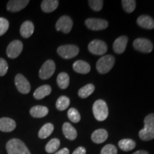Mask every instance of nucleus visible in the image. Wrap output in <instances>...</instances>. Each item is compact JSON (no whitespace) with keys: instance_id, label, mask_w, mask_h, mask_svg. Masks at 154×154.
<instances>
[{"instance_id":"f257e3e1","label":"nucleus","mask_w":154,"mask_h":154,"mask_svg":"<svg viewBox=\"0 0 154 154\" xmlns=\"http://www.w3.org/2000/svg\"><path fill=\"white\" fill-rule=\"evenodd\" d=\"M139 137L143 140L154 138V113H150L144 119V128L139 131Z\"/></svg>"},{"instance_id":"f03ea898","label":"nucleus","mask_w":154,"mask_h":154,"mask_svg":"<svg viewBox=\"0 0 154 154\" xmlns=\"http://www.w3.org/2000/svg\"><path fill=\"white\" fill-rule=\"evenodd\" d=\"M6 148L8 154H31L24 142L17 138L9 140Z\"/></svg>"},{"instance_id":"7ed1b4c3","label":"nucleus","mask_w":154,"mask_h":154,"mask_svg":"<svg viewBox=\"0 0 154 154\" xmlns=\"http://www.w3.org/2000/svg\"><path fill=\"white\" fill-rule=\"evenodd\" d=\"M93 113L96 120L99 121L106 120L109 115V109L106 103L101 99L96 101L93 106Z\"/></svg>"},{"instance_id":"20e7f679","label":"nucleus","mask_w":154,"mask_h":154,"mask_svg":"<svg viewBox=\"0 0 154 154\" xmlns=\"http://www.w3.org/2000/svg\"><path fill=\"white\" fill-rule=\"evenodd\" d=\"M115 58L112 55H105L100 58L96 63V69L100 74L109 72L114 66Z\"/></svg>"},{"instance_id":"39448f33","label":"nucleus","mask_w":154,"mask_h":154,"mask_svg":"<svg viewBox=\"0 0 154 154\" xmlns=\"http://www.w3.org/2000/svg\"><path fill=\"white\" fill-rule=\"evenodd\" d=\"M79 52V47L74 44L62 45L57 49V53L61 57L65 59H72L78 55Z\"/></svg>"},{"instance_id":"423d86ee","label":"nucleus","mask_w":154,"mask_h":154,"mask_svg":"<svg viewBox=\"0 0 154 154\" xmlns=\"http://www.w3.org/2000/svg\"><path fill=\"white\" fill-rule=\"evenodd\" d=\"M134 47L138 51L142 53H151L153 50V46L149 39L146 38H138L134 40Z\"/></svg>"},{"instance_id":"0eeeda50","label":"nucleus","mask_w":154,"mask_h":154,"mask_svg":"<svg viewBox=\"0 0 154 154\" xmlns=\"http://www.w3.org/2000/svg\"><path fill=\"white\" fill-rule=\"evenodd\" d=\"M88 51L95 55H103L107 51V44L99 39L93 40L88 46Z\"/></svg>"},{"instance_id":"6e6552de","label":"nucleus","mask_w":154,"mask_h":154,"mask_svg":"<svg viewBox=\"0 0 154 154\" xmlns=\"http://www.w3.org/2000/svg\"><path fill=\"white\" fill-rule=\"evenodd\" d=\"M55 69L56 65L54 61L52 60H47L42 66L38 72V75L42 79H48L54 74Z\"/></svg>"},{"instance_id":"1a4fd4ad","label":"nucleus","mask_w":154,"mask_h":154,"mask_svg":"<svg viewBox=\"0 0 154 154\" xmlns=\"http://www.w3.org/2000/svg\"><path fill=\"white\" fill-rule=\"evenodd\" d=\"M85 24L88 29L93 31H101L106 29L109 26L107 21L101 19L89 18L85 21Z\"/></svg>"},{"instance_id":"9d476101","label":"nucleus","mask_w":154,"mask_h":154,"mask_svg":"<svg viewBox=\"0 0 154 154\" xmlns=\"http://www.w3.org/2000/svg\"><path fill=\"white\" fill-rule=\"evenodd\" d=\"M23 50V44L19 40H14L9 44L7 49V54L10 59L18 57Z\"/></svg>"},{"instance_id":"9b49d317","label":"nucleus","mask_w":154,"mask_h":154,"mask_svg":"<svg viewBox=\"0 0 154 154\" xmlns=\"http://www.w3.org/2000/svg\"><path fill=\"white\" fill-rule=\"evenodd\" d=\"M73 26L72 19L69 16L61 17L56 24V29L57 31H61L65 34H68L71 32Z\"/></svg>"},{"instance_id":"f8f14e48","label":"nucleus","mask_w":154,"mask_h":154,"mask_svg":"<svg viewBox=\"0 0 154 154\" xmlns=\"http://www.w3.org/2000/svg\"><path fill=\"white\" fill-rule=\"evenodd\" d=\"M15 85H16L18 91L23 94H27L31 90L29 82L22 74H17L14 79Z\"/></svg>"},{"instance_id":"ddd939ff","label":"nucleus","mask_w":154,"mask_h":154,"mask_svg":"<svg viewBox=\"0 0 154 154\" xmlns=\"http://www.w3.org/2000/svg\"><path fill=\"white\" fill-rule=\"evenodd\" d=\"M29 3V1L28 0H11L7 3V8L11 12H17L25 8Z\"/></svg>"},{"instance_id":"4468645a","label":"nucleus","mask_w":154,"mask_h":154,"mask_svg":"<svg viewBox=\"0 0 154 154\" xmlns=\"http://www.w3.org/2000/svg\"><path fill=\"white\" fill-rule=\"evenodd\" d=\"M127 43H128V37L126 36H121L117 38L113 42V51L118 54H121L126 50Z\"/></svg>"},{"instance_id":"2eb2a0df","label":"nucleus","mask_w":154,"mask_h":154,"mask_svg":"<svg viewBox=\"0 0 154 154\" xmlns=\"http://www.w3.org/2000/svg\"><path fill=\"white\" fill-rule=\"evenodd\" d=\"M16 128V122L9 118L0 119V131L3 132H11Z\"/></svg>"},{"instance_id":"dca6fc26","label":"nucleus","mask_w":154,"mask_h":154,"mask_svg":"<svg viewBox=\"0 0 154 154\" xmlns=\"http://www.w3.org/2000/svg\"><path fill=\"white\" fill-rule=\"evenodd\" d=\"M137 24L140 27L146 29H153L154 28V20L148 15H141L138 17Z\"/></svg>"},{"instance_id":"f3484780","label":"nucleus","mask_w":154,"mask_h":154,"mask_svg":"<svg viewBox=\"0 0 154 154\" xmlns=\"http://www.w3.org/2000/svg\"><path fill=\"white\" fill-rule=\"evenodd\" d=\"M73 69L75 72L79 74H86L91 71V66L86 61L82 60H78L75 61L73 64Z\"/></svg>"},{"instance_id":"a211bd4d","label":"nucleus","mask_w":154,"mask_h":154,"mask_svg":"<svg viewBox=\"0 0 154 154\" xmlns=\"http://www.w3.org/2000/svg\"><path fill=\"white\" fill-rule=\"evenodd\" d=\"M34 31V24L31 21H26L22 24L20 28V34L22 37L29 38L32 35Z\"/></svg>"},{"instance_id":"6ab92c4d","label":"nucleus","mask_w":154,"mask_h":154,"mask_svg":"<svg viewBox=\"0 0 154 154\" xmlns=\"http://www.w3.org/2000/svg\"><path fill=\"white\" fill-rule=\"evenodd\" d=\"M62 131L63 135L65 136L67 139L74 140L77 137V132L72 124H70L68 122L64 123L62 126Z\"/></svg>"},{"instance_id":"aec40b11","label":"nucleus","mask_w":154,"mask_h":154,"mask_svg":"<svg viewBox=\"0 0 154 154\" xmlns=\"http://www.w3.org/2000/svg\"><path fill=\"white\" fill-rule=\"evenodd\" d=\"M108 138V132L105 129L100 128L96 130L91 135V139L95 143H102Z\"/></svg>"},{"instance_id":"412c9836","label":"nucleus","mask_w":154,"mask_h":154,"mask_svg":"<svg viewBox=\"0 0 154 154\" xmlns=\"http://www.w3.org/2000/svg\"><path fill=\"white\" fill-rule=\"evenodd\" d=\"M30 114L34 118H43L49 113L47 107L43 106H35L30 109Z\"/></svg>"},{"instance_id":"4be33fe9","label":"nucleus","mask_w":154,"mask_h":154,"mask_svg":"<svg viewBox=\"0 0 154 154\" xmlns=\"http://www.w3.org/2000/svg\"><path fill=\"white\" fill-rule=\"evenodd\" d=\"M51 92V88L49 85H43L37 88L34 93V97L36 99L40 100L49 96Z\"/></svg>"},{"instance_id":"5701e85b","label":"nucleus","mask_w":154,"mask_h":154,"mask_svg":"<svg viewBox=\"0 0 154 154\" xmlns=\"http://www.w3.org/2000/svg\"><path fill=\"white\" fill-rule=\"evenodd\" d=\"M59 3L57 0H44L41 4L42 9L44 12H52L57 8Z\"/></svg>"},{"instance_id":"b1692460","label":"nucleus","mask_w":154,"mask_h":154,"mask_svg":"<svg viewBox=\"0 0 154 154\" xmlns=\"http://www.w3.org/2000/svg\"><path fill=\"white\" fill-rule=\"evenodd\" d=\"M54 128V127L53 124H50V123L44 124V126L40 128L39 131H38V137L42 138V139H44V138H47V137H49L50 135L53 133Z\"/></svg>"},{"instance_id":"393cba45","label":"nucleus","mask_w":154,"mask_h":154,"mask_svg":"<svg viewBox=\"0 0 154 154\" xmlns=\"http://www.w3.org/2000/svg\"><path fill=\"white\" fill-rule=\"evenodd\" d=\"M119 148L124 151H131L136 147V143L134 140L128 138H125V139L121 140L119 142Z\"/></svg>"},{"instance_id":"a878e982","label":"nucleus","mask_w":154,"mask_h":154,"mask_svg":"<svg viewBox=\"0 0 154 154\" xmlns=\"http://www.w3.org/2000/svg\"><path fill=\"white\" fill-rule=\"evenodd\" d=\"M57 84L61 89H66L69 84V76L65 72H61L57 76Z\"/></svg>"},{"instance_id":"bb28decb","label":"nucleus","mask_w":154,"mask_h":154,"mask_svg":"<svg viewBox=\"0 0 154 154\" xmlns=\"http://www.w3.org/2000/svg\"><path fill=\"white\" fill-rule=\"evenodd\" d=\"M94 90H95V86L93 84H88L87 85L84 86V87L81 88L79 90L78 94L82 99H86L94 93Z\"/></svg>"},{"instance_id":"cd10ccee","label":"nucleus","mask_w":154,"mask_h":154,"mask_svg":"<svg viewBox=\"0 0 154 154\" xmlns=\"http://www.w3.org/2000/svg\"><path fill=\"white\" fill-rule=\"evenodd\" d=\"M70 105V99L66 96H61L57 99L56 103V107L59 111L66 110Z\"/></svg>"},{"instance_id":"c85d7f7f","label":"nucleus","mask_w":154,"mask_h":154,"mask_svg":"<svg viewBox=\"0 0 154 154\" xmlns=\"http://www.w3.org/2000/svg\"><path fill=\"white\" fill-rule=\"evenodd\" d=\"M59 146H60V140L58 138H53L50 140L46 146V151L49 153H53L59 149Z\"/></svg>"},{"instance_id":"c756f323","label":"nucleus","mask_w":154,"mask_h":154,"mask_svg":"<svg viewBox=\"0 0 154 154\" xmlns=\"http://www.w3.org/2000/svg\"><path fill=\"white\" fill-rule=\"evenodd\" d=\"M121 3L124 9L128 13L133 12L136 9V2L135 0H123Z\"/></svg>"},{"instance_id":"7c9ffc66","label":"nucleus","mask_w":154,"mask_h":154,"mask_svg":"<svg viewBox=\"0 0 154 154\" xmlns=\"http://www.w3.org/2000/svg\"><path fill=\"white\" fill-rule=\"evenodd\" d=\"M67 115H68V118L69 120L74 123H78L81 120V116L79 112L74 108H71L68 111Z\"/></svg>"},{"instance_id":"2f4dec72","label":"nucleus","mask_w":154,"mask_h":154,"mask_svg":"<svg viewBox=\"0 0 154 154\" xmlns=\"http://www.w3.org/2000/svg\"><path fill=\"white\" fill-rule=\"evenodd\" d=\"M88 2L92 10L95 11H101L103 7V2L102 0H89Z\"/></svg>"},{"instance_id":"473e14b6","label":"nucleus","mask_w":154,"mask_h":154,"mask_svg":"<svg viewBox=\"0 0 154 154\" xmlns=\"http://www.w3.org/2000/svg\"><path fill=\"white\" fill-rule=\"evenodd\" d=\"M101 154H117V149L112 144H108L101 149Z\"/></svg>"},{"instance_id":"72a5a7b5","label":"nucleus","mask_w":154,"mask_h":154,"mask_svg":"<svg viewBox=\"0 0 154 154\" xmlns=\"http://www.w3.org/2000/svg\"><path fill=\"white\" fill-rule=\"evenodd\" d=\"M9 23L7 19L0 17V36L5 34L8 30Z\"/></svg>"},{"instance_id":"f704fd0d","label":"nucleus","mask_w":154,"mask_h":154,"mask_svg":"<svg viewBox=\"0 0 154 154\" xmlns=\"http://www.w3.org/2000/svg\"><path fill=\"white\" fill-rule=\"evenodd\" d=\"M8 71L7 62L2 58H0V76H3L7 74Z\"/></svg>"},{"instance_id":"c9c22d12","label":"nucleus","mask_w":154,"mask_h":154,"mask_svg":"<svg viewBox=\"0 0 154 154\" xmlns=\"http://www.w3.org/2000/svg\"><path fill=\"white\" fill-rule=\"evenodd\" d=\"M86 151L85 148L80 146V147L77 148V149L73 152L72 154H86Z\"/></svg>"},{"instance_id":"e433bc0d","label":"nucleus","mask_w":154,"mask_h":154,"mask_svg":"<svg viewBox=\"0 0 154 154\" xmlns=\"http://www.w3.org/2000/svg\"><path fill=\"white\" fill-rule=\"evenodd\" d=\"M54 154H69V151L68 149L66 148H64V149H61L60 151L56 152Z\"/></svg>"},{"instance_id":"4c0bfd02","label":"nucleus","mask_w":154,"mask_h":154,"mask_svg":"<svg viewBox=\"0 0 154 154\" xmlns=\"http://www.w3.org/2000/svg\"><path fill=\"white\" fill-rule=\"evenodd\" d=\"M133 154H149V153H148L147 151H136L135 153H134Z\"/></svg>"}]
</instances>
